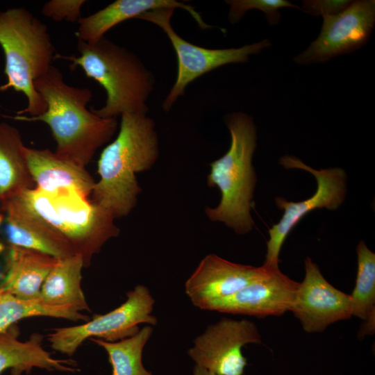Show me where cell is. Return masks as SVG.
<instances>
[{"label": "cell", "mask_w": 375, "mask_h": 375, "mask_svg": "<svg viewBox=\"0 0 375 375\" xmlns=\"http://www.w3.org/2000/svg\"><path fill=\"white\" fill-rule=\"evenodd\" d=\"M121 306L104 315H94L84 324L56 328L47 335L53 349L72 356L86 339L97 337L107 342H117L137 333L138 325H155L157 319L151 315L155 301L149 289L138 285L126 294Z\"/></svg>", "instance_id": "8"}, {"label": "cell", "mask_w": 375, "mask_h": 375, "mask_svg": "<svg viewBox=\"0 0 375 375\" xmlns=\"http://www.w3.org/2000/svg\"><path fill=\"white\" fill-rule=\"evenodd\" d=\"M152 332V327L145 326L133 336L119 341L107 342L99 338L91 340L106 351L112 375H153L144 368L142 360L143 349Z\"/></svg>", "instance_id": "23"}, {"label": "cell", "mask_w": 375, "mask_h": 375, "mask_svg": "<svg viewBox=\"0 0 375 375\" xmlns=\"http://www.w3.org/2000/svg\"><path fill=\"white\" fill-rule=\"evenodd\" d=\"M268 265L235 263L215 254L206 256L185 284L194 306L208 310L215 302L230 297L263 275Z\"/></svg>", "instance_id": "14"}, {"label": "cell", "mask_w": 375, "mask_h": 375, "mask_svg": "<svg viewBox=\"0 0 375 375\" xmlns=\"http://www.w3.org/2000/svg\"><path fill=\"white\" fill-rule=\"evenodd\" d=\"M83 267L80 254L58 259L42 285L41 301L50 306L67 307L79 312L90 311L81 288Z\"/></svg>", "instance_id": "20"}, {"label": "cell", "mask_w": 375, "mask_h": 375, "mask_svg": "<svg viewBox=\"0 0 375 375\" xmlns=\"http://www.w3.org/2000/svg\"><path fill=\"white\" fill-rule=\"evenodd\" d=\"M358 270L355 287L350 294L352 316L364 320L359 333L364 336L374 332L375 313V253L363 241L356 247Z\"/></svg>", "instance_id": "22"}, {"label": "cell", "mask_w": 375, "mask_h": 375, "mask_svg": "<svg viewBox=\"0 0 375 375\" xmlns=\"http://www.w3.org/2000/svg\"><path fill=\"white\" fill-rule=\"evenodd\" d=\"M42 337L35 333L26 342L17 339L14 333L8 329L0 333V374L12 368L13 375L29 372L33 367L49 371L74 372L76 362L72 360L56 359L42 346Z\"/></svg>", "instance_id": "19"}, {"label": "cell", "mask_w": 375, "mask_h": 375, "mask_svg": "<svg viewBox=\"0 0 375 375\" xmlns=\"http://www.w3.org/2000/svg\"><path fill=\"white\" fill-rule=\"evenodd\" d=\"M116 138L103 150L98 162L100 179L92 202L115 218L127 215L141 192L135 174L151 169L159 156L154 120L147 114L124 113Z\"/></svg>", "instance_id": "2"}, {"label": "cell", "mask_w": 375, "mask_h": 375, "mask_svg": "<svg viewBox=\"0 0 375 375\" xmlns=\"http://www.w3.org/2000/svg\"><path fill=\"white\" fill-rule=\"evenodd\" d=\"M0 45L7 77L0 92L12 88L26 96L27 106L17 115L43 114L47 104L34 81L49 71L57 53L47 26L24 8L0 11Z\"/></svg>", "instance_id": "5"}, {"label": "cell", "mask_w": 375, "mask_h": 375, "mask_svg": "<svg viewBox=\"0 0 375 375\" xmlns=\"http://www.w3.org/2000/svg\"><path fill=\"white\" fill-rule=\"evenodd\" d=\"M226 126L231 134L227 152L210 164L207 181L210 188L217 186L221 200L215 208H207L210 220L220 222L238 234L249 232L253 226L251 215L256 175L252 158L257 142L256 128L249 115L237 112L228 114Z\"/></svg>", "instance_id": "4"}, {"label": "cell", "mask_w": 375, "mask_h": 375, "mask_svg": "<svg viewBox=\"0 0 375 375\" xmlns=\"http://www.w3.org/2000/svg\"><path fill=\"white\" fill-rule=\"evenodd\" d=\"M19 131L0 123V200L6 201L26 190L35 188L24 155Z\"/></svg>", "instance_id": "21"}, {"label": "cell", "mask_w": 375, "mask_h": 375, "mask_svg": "<svg viewBox=\"0 0 375 375\" xmlns=\"http://www.w3.org/2000/svg\"><path fill=\"white\" fill-rule=\"evenodd\" d=\"M17 195L69 242L76 254L82 256L85 267L105 242L119 233L111 212L76 192L49 194L35 188Z\"/></svg>", "instance_id": "6"}, {"label": "cell", "mask_w": 375, "mask_h": 375, "mask_svg": "<svg viewBox=\"0 0 375 375\" xmlns=\"http://www.w3.org/2000/svg\"><path fill=\"white\" fill-rule=\"evenodd\" d=\"M317 38L293 60L299 65L326 62L367 43L375 24V1H352L342 12L323 17Z\"/></svg>", "instance_id": "10"}, {"label": "cell", "mask_w": 375, "mask_h": 375, "mask_svg": "<svg viewBox=\"0 0 375 375\" xmlns=\"http://www.w3.org/2000/svg\"><path fill=\"white\" fill-rule=\"evenodd\" d=\"M175 8H164L148 11L137 17L151 22L166 34L177 58V75L174 85L165 98L162 108L169 111L187 86L197 78L221 66L249 61V56L257 54L269 47L267 38L238 48L208 49L190 43L182 38L172 26Z\"/></svg>", "instance_id": "7"}, {"label": "cell", "mask_w": 375, "mask_h": 375, "mask_svg": "<svg viewBox=\"0 0 375 375\" xmlns=\"http://www.w3.org/2000/svg\"><path fill=\"white\" fill-rule=\"evenodd\" d=\"M34 86L46 102V111L35 117L17 115L14 118L47 124L56 142L55 153L85 168L97 149L115 135L117 119L102 118L89 110L92 92L68 85L53 65L34 81Z\"/></svg>", "instance_id": "1"}, {"label": "cell", "mask_w": 375, "mask_h": 375, "mask_svg": "<svg viewBox=\"0 0 375 375\" xmlns=\"http://www.w3.org/2000/svg\"><path fill=\"white\" fill-rule=\"evenodd\" d=\"M85 2V0H51L43 5L42 13L56 22H78Z\"/></svg>", "instance_id": "26"}, {"label": "cell", "mask_w": 375, "mask_h": 375, "mask_svg": "<svg viewBox=\"0 0 375 375\" xmlns=\"http://www.w3.org/2000/svg\"><path fill=\"white\" fill-rule=\"evenodd\" d=\"M305 276L290 311L307 333H320L330 324L352 316L350 294L330 284L310 258L304 260Z\"/></svg>", "instance_id": "12"}, {"label": "cell", "mask_w": 375, "mask_h": 375, "mask_svg": "<svg viewBox=\"0 0 375 375\" xmlns=\"http://www.w3.org/2000/svg\"><path fill=\"white\" fill-rule=\"evenodd\" d=\"M193 375H216L207 369L195 365L193 369Z\"/></svg>", "instance_id": "28"}, {"label": "cell", "mask_w": 375, "mask_h": 375, "mask_svg": "<svg viewBox=\"0 0 375 375\" xmlns=\"http://www.w3.org/2000/svg\"><path fill=\"white\" fill-rule=\"evenodd\" d=\"M226 2L230 5L228 20L233 24L240 21L247 11L253 9L262 11L270 25L279 23L281 14L278 9L283 7L300 9L287 0H228Z\"/></svg>", "instance_id": "25"}, {"label": "cell", "mask_w": 375, "mask_h": 375, "mask_svg": "<svg viewBox=\"0 0 375 375\" xmlns=\"http://www.w3.org/2000/svg\"><path fill=\"white\" fill-rule=\"evenodd\" d=\"M78 56L56 58L72 62L106 90L105 105L91 110L102 118H116L124 113L147 114V100L154 88V77L132 51L105 36L93 44L78 40Z\"/></svg>", "instance_id": "3"}, {"label": "cell", "mask_w": 375, "mask_h": 375, "mask_svg": "<svg viewBox=\"0 0 375 375\" xmlns=\"http://www.w3.org/2000/svg\"><path fill=\"white\" fill-rule=\"evenodd\" d=\"M351 2L349 0H306L303 1L302 10L313 16L334 15L346 9Z\"/></svg>", "instance_id": "27"}, {"label": "cell", "mask_w": 375, "mask_h": 375, "mask_svg": "<svg viewBox=\"0 0 375 375\" xmlns=\"http://www.w3.org/2000/svg\"><path fill=\"white\" fill-rule=\"evenodd\" d=\"M173 8L183 9L203 29L212 28L205 23L200 14L192 6L176 0H116L106 7L78 21L76 32L78 40L89 44L97 42L105 33L118 24L138 17L150 10Z\"/></svg>", "instance_id": "17"}, {"label": "cell", "mask_w": 375, "mask_h": 375, "mask_svg": "<svg viewBox=\"0 0 375 375\" xmlns=\"http://www.w3.org/2000/svg\"><path fill=\"white\" fill-rule=\"evenodd\" d=\"M299 286V282L282 273L278 267L268 265L263 275L213 303L208 310L258 317L280 316L290 311Z\"/></svg>", "instance_id": "13"}, {"label": "cell", "mask_w": 375, "mask_h": 375, "mask_svg": "<svg viewBox=\"0 0 375 375\" xmlns=\"http://www.w3.org/2000/svg\"><path fill=\"white\" fill-rule=\"evenodd\" d=\"M58 260L38 250L10 245L0 291L23 300L39 299L42 285Z\"/></svg>", "instance_id": "18"}, {"label": "cell", "mask_w": 375, "mask_h": 375, "mask_svg": "<svg viewBox=\"0 0 375 375\" xmlns=\"http://www.w3.org/2000/svg\"><path fill=\"white\" fill-rule=\"evenodd\" d=\"M24 155L36 188L49 194L70 191L87 198L95 185L85 167L59 157L48 149L24 147Z\"/></svg>", "instance_id": "16"}, {"label": "cell", "mask_w": 375, "mask_h": 375, "mask_svg": "<svg viewBox=\"0 0 375 375\" xmlns=\"http://www.w3.org/2000/svg\"><path fill=\"white\" fill-rule=\"evenodd\" d=\"M47 316L72 321L88 322L89 317L67 307L50 306L40 299L23 300L0 291V333L6 331L15 322L26 317Z\"/></svg>", "instance_id": "24"}, {"label": "cell", "mask_w": 375, "mask_h": 375, "mask_svg": "<svg viewBox=\"0 0 375 375\" xmlns=\"http://www.w3.org/2000/svg\"><path fill=\"white\" fill-rule=\"evenodd\" d=\"M1 203L0 229L10 245L38 250L58 259L76 254L69 242L17 195Z\"/></svg>", "instance_id": "15"}, {"label": "cell", "mask_w": 375, "mask_h": 375, "mask_svg": "<svg viewBox=\"0 0 375 375\" xmlns=\"http://www.w3.org/2000/svg\"><path fill=\"white\" fill-rule=\"evenodd\" d=\"M280 164L285 169H299L312 174L317 184L315 193L299 202L290 201L283 197H276L277 207L283 210L280 221L269 230L265 264L278 267L279 253L285 238L297 223L310 211L326 208L335 210L344 202L347 194V176L338 167L313 169L300 159L291 156L281 158Z\"/></svg>", "instance_id": "9"}, {"label": "cell", "mask_w": 375, "mask_h": 375, "mask_svg": "<svg viewBox=\"0 0 375 375\" xmlns=\"http://www.w3.org/2000/svg\"><path fill=\"white\" fill-rule=\"evenodd\" d=\"M260 342L252 322L222 318L195 338L188 353L197 365L216 375H243L247 361L242 347Z\"/></svg>", "instance_id": "11"}]
</instances>
